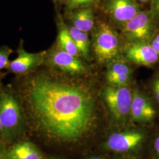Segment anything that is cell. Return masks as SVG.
<instances>
[{
  "instance_id": "obj_16",
  "label": "cell",
  "mask_w": 159,
  "mask_h": 159,
  "mask_svg": "<svg viewBox=\"0 0 159 159\" xmlns=\"http://www.w3.org/2000/svg\"><path fill=\"white\" fill-rule=\"evenodd\" d=\"M131 73V70L126 64L121 62H116L112 63L110 66L107 71L106 77L107 81H108L120 75Z\"/></svg>"
},
{
  "instance_id": "obj_28",
  "label": "cell",
  "mask_w": 159,
  "mask_h": 159,
  "mask_svg": "<svg viewBox=\"0 0 159 159\" xmlns=\"http://www.w3.org/2000/svg\"><path fill=\"white\" fill-rule=\"evenodd\" d=\"M1 138H3V135H2V128L1 123L0 121V139Z\"/></svg>"
},
{
  "instance_id": "obj_24",
  "label": "cell",
  "mask_w": 159,
  "mask_h": 159,
  "mask_svg": "<svg viewBox=\"0 0 159 159\" xmlns=\"http://www.w3.org/2000/svg\"><path fill=\"white\" fill-rule=\"evenodd\" d=\"M70 1H71V0H55V1H56V2H57V3L66 4V6L70 2Z\"/></svg>"
},
{
  "instance_id": "obj_13",
  "label": "cell",
  "mask_w": 159,
  "mask_h": 159,
  "mask_svg": "<svg viewBox=\"0 0 159 159\" xmlns=\"http://www.w3.org/2000/svg\"><path fill=\"white\" fill-rule=\"evenodd\" d=\"M70 19L73 25L85 33L91 31L94 28V14L91 7L70 11Z\"/></svg>"
},
{
  "instance_id": "obj_9",
  "label": "cell",
  "mask_w": 159,
  "mask_h": 159,
  "mask_svg": "<svg viewBox=\"0 0 159 159\" xmlns=\"http://www.w3.org/2000/svg\"><path fill=\"white\" fill-rule=\"evenodd\" d=\"M125 57L131 62L152 66L158 61L159 56L149 42L128 43L125 49Z\"/></svg>"
},
{
  "instance_id": "obj_3",
  "label": "cell",
  "mask_w": 159,
  "mask_h": 159,
  "mask_svg": "<svg viewBox=\"0 0 159 159\" xmlns=\"http://www.w3.org/2000/svg\"><path fill=\"white\" fill-rule=\"evenodd\" d=\"M119 47V38L113 29L106 23H97L94 28L93 48L98 63L113 60L118 54Z\"/></svg>"
},
{
  "instance_id": "obj_11",
  "label": "cell",
  "mask_w": 159,
  "mask_h": 159,
  "mask_svg": "<svg viewBox=\"0 0 159 159\" xmlns=\"http://www.w3.org/2000/svg\"><path fill=\"white\" fill-rule=\"evenodd\" d=\"M130 113L135 121L146 123L153 119L156 111L146 97L136 91L132 97Z\"/></svg>"
},
{
  "instance_id": "obj_21",
  "label": "cell",
  "mask_w": 159,
  "mask_h": 159,
  "mask_svg": "<svg viewBox=\"0 0 159 159\" xmlns=\"http://www.w3.org/2000/svg\"><path fill=\"white\" fill-rule=\"evenodd\" d=\"M152 90L153 91L154 96L156 101L159 104V75H157L153 81Z\"/></svg>"
},
{
  "instance_id": "obj_15",
  "label": "cell",
  "mask_w": 159,
  "mask_h": 159,
  "mask_svg": "<svg viewBox=\"0 0 159 159\" xmlns=\"http://www.w3.org/2000/svg\"><path fill=\"white\" fill-rule=\"evenodd\" d=\"M69 32L77 46L80 54L85 59L90 58V41L88 33H85L75 27L72 24L67 25Z\"/></svg>"
},
{
  "instance_id": "obj_29",
  "label": "cell",
  "mask_w": 159,
  "mask_h": 159,
  "mask_svg": "<svg viewBox=\"0 0 159 159\" xmlns=\"http://www.w3.org/2000/svg\"><path fill=\"white\" fill-rule=\"evenodd\" d=\"M97 159V157H93V158H90V159Z\"/></svg>"
},
{
  "instance_id": "obj_19",
  "label": "cell",
  "mask_w": 159,
  "mask_h": 159,
  "mask_svg": "<svg viewBox=\"0 0 159 159\" xmlns=\"http://www.w3.org/2000/svg\"><path fill=\"white\" fill-rule=\"evenodd\" d=\"M150 11L154 21L159 28V0H152Z\"/></svg>"
},
{
  "instance_id": "obj_2",
  "label": "cell",
  "mask_w": 159,
  "mask_h": 159,
  "mask_svg": "<svg viewBox=\"0 0 159 159\" xmlns=\"http://www.w3.org/2000/svg\"><path fill=\"white\" fill-rule=\"evenodd\" d=\"M0 121L3 139L8 142L17 140L27 125L21 102L9 89L0 90Z\"/></svg>"
},
{
  "instance_id": "obj_8",
  "label": "cell",
  "mask_w": 159,
  "mask_h": 159,
  "mask_svg": "<svg viewBox=\"0 0 159 159\" xmlns=\"http://www.w3.org/2000/svg\"><path fill=\"white\" fill-rule=\"evenodd\" d=\"M104 10L121 27L142 11L136 0H106Z\"/></svg>"
},
{
  "instance_id": "obj_12",
  "label": "cell",
  "mask_w": 159,
  "mask_h": 159,
  "mask_svg": "<svg viewBox=\"0 0 159 159\" xmlns=\"http://www.w3.org/2000/svg\"><path fill=\"white\" fill-rule=\"evenodd\" d=\"M8 159H44V156L39 148L28 140L16 143L4 150Z\"/></svg>"
},
{
  "instance_id": "obj_5",
  "label": "cell",
  "mask_w": 159,
  "mask_h": 159,
  "mask_svg": "<svg viewBox=\"0 0 159 159\" xmlns=\"http://www.w3.org/2000/svg\"><path fill=\"white\" fill-rule=\"evenodd\" d=\"M17 52V58L10 61L7 68L9 73L18 76H25L34 73L44 64L46 51L28 52L24 47L23 40H21Z\"/></svg>"
},
{
  "instance_id": "obj_4",
  "label": "cell",
  "mask_w": 159,
  "mask_h": 159,
  "mask_svg": "<svg viewBox=\"0 0 159 159\" xmlns=\"http://www.w3.org/2000/svg\"><path fill=\"white\" fill-rule=\"evenodd\" d=\"M121 34L129 42H150L157 33V26L150 10L141 11L121 26Z\"/></svg>"
},
{
  "instance_id": "obj_26",
  "label": "cell",
  "mask_w": 159,
  "mask_h": 159,
  "mask_svg": "<svg viewBox=\"0 0 159 159\" xmlns=\"http://www.w3.org/2000/svg\"><path fill=\"white\" fill-rule=\"evenodd\" d=\"M138 2H140V3H147L150 1H151L152 0H136Z\"/></svg>"
},
{
  "instance_id": "obj_7",
  "label": "cell",
  "mask_w": 159,
  "mask_h": 159,
  "mask_svg": "<svg viewBox=\"0 0 159 159\" xmlns=\"http://www.w3.org/2000/svg\"><path fill=\"white\" fill-rule=\"evenodd\" d=\"M103 97L116 119H123L130 113L132 96L128 88L123 85H110L104 89Z\"/></svg>"
},
{
  "instance_id": "obj_30",
  "label": "cell",
  "mask_w": 159,
  "mask_h": 159,
  "mask_svg": "<svg viewBox=\"0 0 159 159\" xmlns=\"http://www.w3.org/2000/svg\"><path fill=\"white\" fill-rule=\"evenodd\" d=\"M0 85H1V74H0ZM0 90H1V87H0Z\"/></svg>"
},
{
  "instance_id": "obj_23",
  "label": "cell",
  "mask_w": 159,
  "mask_h": 159,
  "mask_svg": "<svg viewBox=\"0 0 159 159\" xmlns=\"http://www.w3.org/2000/svg\"><path fill=\"white\" fill-rule=\"evenodd\" d=\"M154 147L159 159V136L156 139L154 143Z\"/></svg>"
},
{
  "instance_id": "obj_27",
  "label": "cell",
  "mask_w": 159,
  "mask_h": 159,
  "mask_svg": "<svg viewBox=\"0 0 159 159\" xmlns=\"http://www.w3.org/2000/svg\"><path fill=\"white\" fill-rule=\"evenodd\" d=\"M154 40H156L157 41H158L159 43V32L158 33H157L156 35H154V37L153 38Z\"/></svg>"
},
{
  "instance_id": "obj_32",
  "label": "cell",
  "mask_w": 159,
  "mask_h": 159,
  "mask_svg": "<svg viewBox=\"0 0 159 159\" xmlns=\"http://www.w3.org/2000/svg\"></svg>"
},
{
  "instance_id": "obj_1",
  "label": "cell",
  "mask_w": 159,
  "mask_h": 159,
  "mask_svg": "<svg viewBox=\"0 0 159 159\" xmlns=\"http://www.w3.org/2000/svg\"><path fill=\"white\" fill-rule=\"evenodd\" d=\"M27 125L61 142H75L89 133L96 120L95 102L84 86L35 71L18 87Z\"/></svg>"
},
{
  "instance_id": "obj_6",
  "label": "cell",
  "mask_w": 159,
  "mask_h": 159,
  "mask_svg": "<svg viewBox=\"0 0 159 159\" xmlns=\"http://www.w3.org/2000/svg\"><path fill=\"white\" fill-rule=\"evenodd\" d=\"M44 64L61 73L70 75L84 73L87 69L79 57H74L57 46L46 51Z\"/></svg>"
},
{
  "instance_id": "obj_31",
  "label": "cell",
  "mask_w": 159,
  "mask_h": 159,
  "mask_svg": "<svg viewBox=\"0 0 159 159\" xmlns=\"http://www.w3.org/2000/svg\"><path fill=\"white\" fill-rule=\"evenodd\" d=\"M97 159H100V158H98V157H97Z\"/></svg>"
},
{
  "instance_id": "obj_10",
  "label": "cell",
  "mask_w": 159,
  "mask_h": 159,
  "mask_svg": "<svg viewBox=\"0 0 159 159\" xmlns=\"http://www.w3.org/2000/svg\"><path fill=\"white\" fill-rule=\"evenodd\" d=\"M143 139V134L139 131L116 133L108 137L106 144L112 151L125 152L139 146Z\"/></svg>"
},
{
  "instance_id": "obj_17",
  "label": "cell",
  "mask_w": 159,
  "mask_h": 159,
  "mask_svg": "<svg viewBox=\"0 0 159 159\" xmlns=\"http://www.w3.org/2000/svg\"><path fill=\"white\" fill-rule=\"evenodd\" d=\"M13 50L8 46L0 47V73L2 70L7 68L10 62L9 58Z\"/></svg>"
},
{
  "instance_id": "obj_14",
  "label": "cell",
  "mask_w": 159,
  "mask_h": 159,
  "mask_svg": "<svg viewBox=\"0 0 159 159\" xmlns=\"http://www.w3.org/2000/svg\"><path fill=\"white\" fill-rule=\"evenodd\" d=\"M59 23L56 46L74 57H79V51L69 32L67 25L64 24L63 21Z\"/></svg>"
},
{
  "instance_id": "obj_20",
  "label": "cell",
  "mask_w": 159,
  "mask_h": 159,
  "mask_svg": "<svg viewBox=\"0 0 159 159\" xmlns=\"http://www.w3.org/2000/svg\"><path fill=\"white\" fill-rule=\"evenodd\" d=\"M131 74L120 75L108 80V81L114 85H123L125 84L130 78Z\"/></svg>"
},
{
  "instance_id": "obj_22",
  "label": "cell",
  "mask_w": 159,
  "mask_h": 159,
  "mask_svg": "<svg viewBox=\"0 0 159 159\" xmlns=\"http://www.w3.org/2000/svg\"><path fill=\"white\" fill-rule=\"evenodd\" d=\"M152 47L153 48L154 51L156 52V53L158 54L159 56V43L156 40H154V39L150 42Z\"/></svg>"
},
{
  "instance_id": "obj_25",
  "label": "cell",
  "mask_w": 159,
  "mask_h": 159,
  "mask_svg": "<svg viewBox=\"0 0 159 159\" xmlns=\"http://www.w3.org/2000/svg\"><path fill=\"white\" fill-rule=\"evenodd\" d=\"M0 159H8L4 153V150L0 148Z\"/></svg>"
},
{
  "instance_id": "obj_18",
  "label": "cell",
  "mask_w": 159,
  "mask_h": 159,
  "mask_svg": "<svg viewBox=\"0 0 159 159\" xmlns=\"http://www.w3.org/2000/svg\"><path fill=\"white\" fill-rule=\"evenodd\" d=\"M99 0H71L66 6V9L68 11L81 8L91 7V5L97 2Z\"/></svg>"
}]
</instances>
